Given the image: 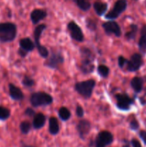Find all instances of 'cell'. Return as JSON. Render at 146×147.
Masks as SVG:
<instances>
[{"instance_id":"obj_1","label":"cell","mask_w":146,"mask_h":147,"mask_svg":"<svg viewBox=\"0 0 146 147\" xmlns=\"http://www.w3.org/2000/svg\"><path fill=\"white\" fill-rule=\"evenodd\" d=\"M80 70L83 74H90L94 70L95 56L90 49L82 47L80 49Z\"/></svg>"},{"instance_id":"obj_2","label":"cell","mask_w":146,"mask_h":147,"mask_svg":"<svg viewBox=\"0 0 146 147\" xmlns=\"http://www.w3.org/2000/svg\"><path fill=\"white\" fill-rule=\"evenodd\" d=\"M17 27L12 22L0 23V42L2 43L14 41L17 37Z\"/></svg>"},{"instance_id":"obj_3","label":"cell","mask_w":146,"mask_h":147,"mask_svg":"<svg viewBox=\"0 0 146 147\" xmlns=\"http://www.w3.org/2000/svg\"><path fill=\"white\" fill-rule=\"evenodd\" d=\"M95 85V80L93 79H90V80L77 83L74 85V89L84 98L88 99L92 95Z\"/></svg>"},{"instance_id":"obj_4","label":"cell","mask_w":146,"mask_h":147,"mask_svg":"<svg viewBox=\"0 0 146 147\" xmlns=\"http://www.w3.org/2000/svg\"><path fill=\"white\" fill-rule=\"evenodd\" d=\"M52 102V96L45 92H36L32 93L30 97V103L34 108L49 106Z\"/></svg>"},{"instance_id":"obj_5","label":"cell","mask_w":146,"mask_h":147,"mask_svg":"<svg viewBox=\"0 0 146 147\" xmlns=\"http://www.w3.org/2000/svg\"><path fill=\"white\" fill-rule=\"evenodd\" d=\"M47 28V25L44 24H39L37 27H35L34 30V38L35 47H37L40 55L43 58H47L49 56V51L47 47L42 46L40 42V37H41L42 33L43 32L45 29Z\"/></svg>"},{"instance_id":"obj_6","label":"cell","mask_w":146,"mask_h":147,"mask_svg":"<svg viewBox=\"0 0 146 147\" xmlns=\"http://www.w3.org/2000/svg\"><path fill=\"white\" fill-rule=\"evenodd\" d=\"M114 141V136L113 134L107 131H102L97 134L94 139L93 144L94 147H106L111 144Z\"/></svg>"},{"instance_id":"obj_7","label":"cell","mask_w":146,"mask_h":147,"mask_svg":"<svg viewBox=\"0 0 146 147\" xmlns=\"http://www.w3.org/2000/svg\"><path fill=\"white\" fill-rule=\"evenodd\" d=\"M127 3L126 0H117L115 3L114 7L105 15V19L110 20H114L118 18L119 16L125 11Z\"/></svg>"},{"instance_id":"obj_8","label":"cell","mask_w":146,"mask_h":147,"mask_svg":"<svg viewBox=\"0 0 146 147\" xmlns=\"http://www.w3.org/2000/svg\"><path fill=\"white\" fill-rule=\"evenodd\" d=\"M116 106L121 111H128L131 105L133 103V100L126 93H118L115 95Z\"/></svg>"},{"instance_id":"obj_9","label":"cell","mask_w":146,"mask_h":147,"mask_svg":"<svg viewBox=\"0 0 146 147\" xmlns=\"http://www.w3.org/2000/svg\"><path fill=\"white\" fill-rule=\"evenodd\" d=\"M67 27L72 39L79 42L84 41V34H83L82 30L75 22H70L67 24Z\"/></svg>"},{"instance_id":"obj_10","label":"cell","mask_w":146,"mask_h":147,"mask_svg":"<svg viewBox=\"0 0 146 147\" xmlns=\"http://www.w3.org/2000/svg\"><path fill=\"white\" fill-rule=\"evenodd\" d=\"M48 57L47 60L44 63V65L49 68L56 69L64 63V56L60 52H54Z\"/></svg>"},{"instance_id":"obj_11","label":"cell","mask_w":146,"mask_h":147,"mask_svg":"<svg viewBox=\"0 0 146 147\" xmlns=\"http://www.w3.org/2000/svg\"><path fill=\"white\" fill-rule=\"evenodd\" d=\"M102 27L104 30V32L108 35L110 34H114L115 37H120L122 34L121 29L120 25L117 24L114 20H110L109 22L103 23Z\"/></svg>"},{"instance_id":"obj_12","label":"cell","mask_w":146,"mask_h":147,"mask_svg":"<svg viewBox=\"0 0 146 147\" xmlns=\"http://www.w3.org/2000/svg\"><path fill=\"white\" fill-rule=\"evenodd\" d=\"M127 69L129 72L137 71L143 65V58L142 56L138 53H135L130 57V60H127Z\"/></svg>"},{"instance_id":"obj_13","label":"cell","mask_w":146,"mask_h":147,"mask_svg":"<svg viewBox=\"0 0 146 147\" xmlns=\"http://www.w3.org/2000/svg\"><path fill=\"white\" fill-rule=\"evenodd\" d=\"M76 129H77L80 139L84 140L91 130V123L89 121L82 119V120L79 121V122L77 123V126H76Z\"/></svg>"},{"instance_id":"obj_14","label":"cell","mask_w":146,"mask_h":147,"mask_svg":"<svg viewBox=\"0 0 146 147\" xmlns=\"http://www.w3.org/2000/svg\"><path fill=\"white\" fill-rule=\"evenodd\" d=\"M9 93L10 98L14 100L20 101L24 99L23 92L21 91L19 88L14 86L13 83L9 84Z\"/></svg>"},{"instance_id":"obj_15","label":"cell","mask_w":146,"mask_h":147,"mask_svg":"<svg viewBox=\"0 0 146 147\" xmlns=\"http://www.w3.org/2000/svg\"><path fill=\"white\" fill-rule=\"evenodd\" d=\"M47 13L45 10L41 9H35L33 10L30 14V19L33 24H37L40 21L46 18Z\"/></svg>"},{"instance_id":"obj_16","label":"cell","mask_w":146,"mask_h":147,"mask_svg":"<svg viewBox=\"0 0 146 147\" xmlns=\"http://www.w3.org/2000/svg\"><path fill=\"white\" fill-rule=\"evenodd\" d=\"M35 47V44L29 37H24L19 40V48L22 49L27 53L31 52Z\"/></svg>"},{"instance_id":"obj_17","label":"cell","mask_w":146,"mask_h":147,"mask_svg":"<svg viewBox=\"0 0 146 147\" xmlns=\"http://www.w3.org/2000/svg\"><path fill=\"white\" fill-rule=\"evenodd\" d=\"M46 122V117L43 113H36L32 121V126L34 129H40L44 126Z\"/></svg>"},{"instance_id":"obj_18","label":"cell","mask_w":146,"mask_h":147,"mask_svg":"<svg viewBox=\"0 0 146 147\" xmlns=\"http://www.w3.org/2000/svg\"><path fill=\"white\" fill-rule=\"evenodd\" d=\"M49 132L53 136H55L60 132V125L57 118L51 117L49 119Z\"/></svg>"},{"instance_id":"obj_19","label":"cell","mask_w":146,"mask_h":147,"mask_svg":"<svg viewBox=\"0 0 146 147\" xmlns=\"http://www.w3.org/2000/svg\"><path fill=\"white\" fill-rule=\"evenodd\" d=\"M93 8L95 11L96 14L98 16H102L105 14L108 8V4L107 3L101 2V1H96L93 4Z\"/></svg>"},{"instance_id":"obj_20","label":"cell","mask_w":146,"mask_h":147,"mask_svg":"<svg viewBox=\"0 0 146 147\" xmlns=\"http://www.w3.org/2000/svg\"><path fill=\"white\" fill-rule=\"evenodd\" d=\"M138 47L140 51L143 54L146 53V25H144L141 29V37L139 40Z\"/></svg>"},{"instance_id":"obj_21","label":"cell","mask_w":146,"mask_h":147,"mask_svg":"<svg viewBox=\"0 0 146 147\" xmlns=\"http://www.w3.org/2000/svg\"><path fill=\"white\" fill-rule=\"evenodd\" d=\"M143 81L141 78L135 77L130 81V86L136 93H140L141 91L143 89Z\"/></svg>"},{"instance_id":"obj_22","label":"cell","mask_w":146,"mask_h":147,"mask_svg":"<svg viewBox=\"0 0 146 147\" xmlns=\"http://www.w3.org/2000/svg\"><path fill=\"white\" fill-rule=\"evenodd\" d=\"M58 115L60 119L63 121L69 120L71 117V112L67 108L61 107L58 111Z\"/></svg>"},{"instance_id":"obj_23","label":"cell","mask_w":146,"mask_h":147,"mask_svg":"<svg viewBox=\"0 0 146 147\" xmlns=\"http://www.w3.org/2000/svg\"><path fill=\"white\" fill-rule=\"evenodd\" d=\"M97 71L102 78H106L108 77L109 73H110V68L104 65H100L97 66Z\"/></svg>"},{"instance_id":"obj_24","label":"cell","mask_w":146,"mask_h":147,"mask_svg":"<svg viewBox=\"0 0 146 147\" xmlns=\"http://www.w3.org/2000/svg\"><path fill=\"white\" fill-rule=\"evenodd\" d=\"M77 7L82 11H88L91 7V4L87 0H74Z\"/></svg>"},{"instance_id":"obj_25","label":"cell","mask_w":146,"mask_h":147,"mask_svg":"<svg viewBox=\"0 0 146 147\" xmlns=\"http://www.w3.org/2000/svg\"><path fill=\"white\" fill-rule=\"evenodd\" d=\"M31 126L30 124V123L27 121H24L21 122L19 125V129L20 131L22 134H27L29 133L30 130H31Z\"/></svg>"},{"instance_id":"obj_26","label":"cell","mask_w":146,"mask_h":147,"mask_svg":"<svg viewBox=\"0 0 146 147\" xmlns=\"http://www.w3.org/2000/svg\"><path fill=\"white\" fill-rule=\"evenodd\" d=\"M130 30L125 34V37L127 40H134L135 38L136 34L137 32V26L136 24H131L130 25Z\"/></svg>"},{"instance_id":"obj_27","label":"cell","mask_w":146,"mask_h":147,"mask_svg":"<svg viewBox=\"0 0 146 147\" xmlns=\"http://www.w3.org/2000/svg\"><path fill=\"white\" fill-rule=\"evenodd\" d=\"M10 110L4 106H0V121H6L10 117Z\"/></svg>"},{"instance_id":"obj_28","label":"cell","mask_w":146,"mask_h":147,"mask_svg":"<svg viewBox=\"0 0 146 147\" xmlns=\"http://www.w3.org/2000/svg\"><path fill=\"white\" fill-rule=\"evenodd\" d=\"M21 83L24 86L27 88L32 87L34 85V80H33L31 78L29 77V76H24V78H23L22 81H21Z\"/></svg>"},{"instance_id":"obj_29","label":"cell","mask_w":146,"mask_h":147,"mask_svg":"<svg viewBox=\"0 0 146 147\" xmlns=\"http://www.w3.org/2000/svg\"><path fill=\"white\" fill-rule=\"evenodd\" d=\"M86 24H87V28L92 31H94L97 29V24L94 20H91V19H88V20H86Z\"/></svg>"},{"instance_id":"obj_30","label":"cell","mask_w":146,"mask_h":147,"mask_svg":"<svg viewBox=\"0 0 146 147\" xmlns=\"http://www.w3.org/2000/svg\"><path fill=\"white\" fill-rule=\"evenodd\" d=\"M118 66L120 67V68H123V67L125 66V65L127 64V60L126 58H125L123 56L120 55L118 57Z\"/></svg>"},{"instance_id":"obj_31","label":"cell","mask_w":146,"mask_h":147,"mask_svg":"<svg viewBox=\"0 0 146 147\" xmlns=\"http://www.w3.org/2000/svg\"><path fill=\"white\" fill-rule=\"evenodd\" d=\"M130 129L133 131H137L139 129V123L137 120L133 119L130 123Z\"/></svg>"},{"instance_id":"obj_32","label":"cell","mask_w":146,"mask_h":147,"mask_svg":"<svg viewBox=\"0 0 146 147\" xmlns=\"http://www.w3.org/2000/svg\"><path fill=\"white\" fill-rule=\"evenodd\" d=\"M84 109H82L81 106L78 105L76 108V115H77V116L79 118H82L84 116Z\"/></svg>"},{"instance_id":"obj_33","label":"cell","mask_w":146,"mask_h":147,"mask_svg":"<svg viewBox=\"0 0 146 147\" xmlns=\"http://www.w3.org/2000/svg\"><path fill=\"white\" fill-rule=\"evenodd\" d=\"M24 113L29 117H34L36 114L34 110H33V109H31V108H27L25 111H24Z\"/></svg>"},{"instance_id":"obj_34","label":"cell","mask_w":146,"mask_h":147,"mask_svg":"<svg viewBox=\"0 0 146 147\" xmlns=\"http://www.w3.org/2000/svg\"><path fill=\"white\" fill-rule=\"evenodd\" d=\"M139 136H140V139L143 140V142H144L145 144H146V131H141L139 133Z\"/></svg>"},{"instance_id":"obj_35","label":"cell","mask_w":146,"mask_h":147,"mask_svg":"<svg viewBox=\"0 0 146 147\" xmlns=\"http://www.w3.org/2000/svg\"><path fill=\"white\" fill-rule=\"evenodd\" d=\"M130 143H131V145L133 146V147H142L141 144H140V143L139 142V141L135 139H132Z\"/></svg>"},{"instance_id":"obj_36","label":"cell","mask_w":146,"mask_h":147,"mask_svg":"<svg viewBox=\"0 0 146 147\" xmlns=\"http://www.w3.org/2000/svg\"><path fill=\"white\" fill-rule=\"evenodd\" d=\"M18 54L19 55L20 57H25L27 55V54H28V53H27V52H26V51H24V50H22V49L19 48L18 50Z\"/></svg>"},{"instance_id":"obj_37","label":"cell","mask_w":146,"mask_h":147,"mask_svg":"<svg viewBox=\"0 0 146 147\" xmlns=\"http://www.w3.org/2000/svg\"><path fill=\"white\" fill-rule=\"evenodd\" d=\"M125 141V144H124V145H123V146H122V147H130V144H129V143H128V142H127V141H126V140H124Z\"/></svg>"},{"instance_id":"obj_38","label":"cell","mask_w":146,"mask_h":147,"mask_svg":"<svg viewBox=\"0 0 146 147\" xmlns=\"http://www.w3.org/2000/svg\"><path fill=\"white\" fill-rule=\"evenodd\" d=\"M21 144H22V147H35V146H31V145L26 144H24V143H21Z\"/></svg>"},{"instance_id":"obj_39","label":"cell","mask_w":146,"mask_h":147,"mask_svg":"<svg viewBox=\"0 0 146 147\" xmlns=\"http://www.w3.org/2000/svg\"><path fill=\"white\" fill-rule=\"evenodd\" d=\"M145 95H146V89H145Z\"/></svg>"},{"instance_id":"obj_40","label":"cell","mask_w":146,"mask_h":147,"mask_svg":"<svg viewBox=\"0 0 146 147\" xmlns=\"http://www.w3.org/2000/svg\"><path fill=\"white\" fill-rule=\"evenodd\" d=\"M145 80H146V79H145Z\"/></svg>"}]
</instances>
